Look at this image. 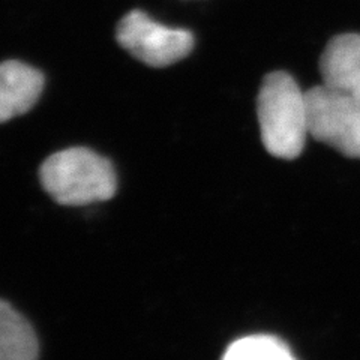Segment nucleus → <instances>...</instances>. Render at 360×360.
<instances>
[{"instance_id": "f257e3e1", "label": "nucleus", "mask_w": 360, "mask_h": 360, "mask_svg": "<svg viewBox=\"0 0 360 360\" xmlns=\"http://www.w3.org/2000/svg\"><path fill=\"white\" fill-rule=\"evenodd\" d=\"M257 115L264 149L281 160H295L309 135L305 92L285 71L264 77L257 98Z\"/></svg>"}, {"instance_id": "f03ea898", "label": "nucleus", "mask_w": 360, "mask_h": 360, "mask_svg": "<svg viewBox=\"0 0 360 360\" xmlns=\"http://www.w3.org/2000/svg\"><path fill=\"white\" fill-rule=\"evenodd\" d=\"M39 179L45 193L65 206L105 201L117 189V177L111 162L86 148L53 153L41 165Z\"/></svg>"}, {"instance_id": "7ed1b4c3", "label": "nucleus", "mask_w": 360, "mask_h": 360, "mask_svg": "<svg viewBox=\"0 0 360 360\" xmlns=\"http://www.w3.org/2000/svg\"><path fill=\"white\" fill-rule=\"evenodd\" d=\"M305 96L311 137L360 160V99L326 84L307 90Z\"/></svg>"}, {"instance_id": "20e7f679", "label": "nucleus", "mask_w": 360, "mask_h": 360, "mask_svg": "<svg viewBox=\"0 0 360 360\" xmlns=\"http://www.w3.org/2000/svg\"><path fill=\"white\" fill-rule=\"evenodd\" d=\"M116 38L135 59L152 68L170 66L194 49V35L189 30L167 27L143 11H131L120 20Z\"/></svg>"}, {"instance_id": "39448f33", "label": "nucleus", "mask_w": 360, "mask_h": 360, "mask_svg": "<svg viewBox=\"0 0 360 360\" xmlns=\"http://www.w3.org/2000/svg\"><path fill=\"white\" fill-rule=\"evenodd\" d=\"M323 84L360 99V35L341 33L326 45L320 58Z\"/></svg>"}, {"instance_id": "423d86ee", "label": "nucleus", "mask_w": 360, "mask_h": 360, "mask_svg": "<svg viewBox=\"0 0 360 360\" xmlns=\"http://www.w3.org/2000/svg\"><path fill=\"white\" fill-rule=\"evenodd\" d=\"M44 75L35 68L18 60L0 63V123L25 115L44 90Z\"/></svg>"}, {"instance_id": "0eeeda50", "label": "nucleus", "mask_w": 360, "mask_h": 360, "mask_svg": "<svg viewBox=\"0 0 360 360\" xmlns=\"http://www.w3.org/2000/svg\"><path fill=\"white\" fill-rule=\"evenodd\" d=\"M39 344L30 323L0 299V360H38Z\"/></svg>"}, {"instance_id": "6e6552de", "label": "nucleus", "mask_w": 360, "mask_h": 360, "mask_svg": "<svg viewBox=\"0 0 360 360\" xmlns=\"http://www.w3.org/2000/svg\"><path fill=\"white\" fill-rule=\"evenodd\" d=\"M222 360H296L290 348L274 336H246L229 347Z\"/></svg>"}]
</instances>
